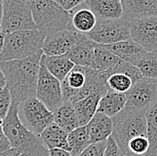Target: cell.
Instances as JSON below:
<instances>
[{"instance_id":"20","label":"cell","mask_w":157,"mask_h":156,"mask_svg":"<svg viewBox=\"0 0 157 156\" xmlns=\"http://www.w3.org/2000/svg\"><path fill=\"white\" fill-rule=\"evenodd\" d=\"M71 27L79 33L87 35L96 27L98 18L84 2L78 7L70 11Z\"/></svg>"},{"instance_id":"33","label":"cell","mask_w":157,"mask_h":156,"mask_svg":"<svg viewBox=\"0 0 157 156\" xmlns=\"http://www.w3.org/2000/svg\"><path fill=\"white\" fill-rule=\"evenodd\" d=\"M107 141L92 143L78 156H105Z\"/></svg>"},{"instance_id":"10","label":"cell","mask_w":157,"mask_h":156,"mask_svg":"<svg viewBox=\"0 0 157 156\" xmlns=\"http://www.w3.org/2000/svg\"><path fill=\"white\" fill-rule=\"evenodd\" d=\"M1 127L13 147H22L24 149L39 139V137L29 132L23 126L18 115V106L14 103H12L7 116L1 121Z\"/></svg>"},{"instance_id":"13","label":"cell","mask_w":157,"mask_h":156,"mask_svg":"<svg viewBox=\"0 0 157 156\" xmlns=\"http://www.w3.org/2000/svg\"><path fill=\"white\" fill-rule=\"evenodd\" d=\"M108 75L106 73L98 72L96 70L87 68V80L84 87L74 98L71 100L72 103L78 101L81 99L98 95L103 98L109 91L107 85Z\"/></svg>"},{"instance_id":"15","label":"cell","mask_w":157,"mask_h":156,"mask_svg":"<svg viewBox=\"0 0 157 156\" xmlns=\"http://www.w3.org/2000/svg\"><path fill=\"white\" fill-rule=\"evenodd\" d=\"M121 5L128 21L157 16V0H121Z\"/></svg>"},{"instance_id":"27","label":"cell","mask_w":157,"mask_h":156,"mask_svg":"<svg viewBox=\"0 0 157 156\" xmlns=\"http://www.w3.org/2000/svg\"><path fill=\"white\" fill-rule=\"evenodd\" d=\"M68 144L70 152L73 156H78L91 144V138L89 136L87 126L78 127L68 135Z\"/></svg>"},{"instance_id":"9","label":"cell","mask_w":157,"mask_h":156,"mask_svg":"<svg viewBox=\"0 0 157 156\" xmlns=\"http://www.w3.org/2000/svg\"><path fill=\"white\" fill-rule=\"evenodd\" d=\"M127 96L126 108L147 113L157 103V79H140L128 92Z\"/></svg>"},{"instance_id":"25","label":"cell","mask_w":157,"mask_h":156,"mask_svg":"<svg viewBox=\"0 0 157 156\" xmlns=\"http://www.w3.org/2000/svg\"><path fill=\"white\" fill-rule=\"evenodd\" d=\"M101 99L102 98L98 95H91L72 103L77 113L80 127L87 126L92 117L96 115Z\"/></svg>"},{"instance_id":"16","label":"cell","mask_w":157,"mask_h":156,"mask_svg":"<svg viewBox=\"0 0 157 156\" xmlns=\"http://www.w3.org/2000/svg\"><path fill=\"white\" fill-rule=\"evenodd\" d=\"M98 45V43L94 42L84 34L71 49L67 55L75 65L89 68L94 59L95 51Z\"/></svg>"},{"instance_id":"18","label":"cell","mask_w":157,"mask_h":156,"mask_svg":"<svg viewBox=\"0 0 157 156\" xmlns=\"http://www.w3.org/2000/svg\"><path fill=\"white\" fill-rule=\"evenodd\" d=\"M87 80V68L75 65L65 79L61 82L63 101H71L82 90Z\"/></svg>"},{"instance_id":"5","label":"cell","mask_w":157,"mask_h":156,"mask_svg":"<svg viewBox=\"0 0 157 156\" xmlns=\"http://www.w3.org/2000/svg\"><path fill=\"white\" fill-rule=\"evenodd\" d=\"M37 29L28 3L19 0H2L1 33Z\"/></svg>"},{"instance_id":"23","label":"cell","mask_w":157,"mask_h":156,"mask_svg":"<svg viewBox=\"0 0 157 156\" xmlns=\"http://www.w3.org/2000/svg\"><path fill=\"white\" fill-rule=\"evenodd\" d=\"M42 60L48 70L60 82H63L75 67V64L70 59L67 54L56 57H49L43 54Z\"/></svg>"},{"instance_id":"19","label":"cell","mask_w":157,"mask_h":156,"mask_svg":"<svg viewBox=\"0 0 157 156\" xmlns=\"http://www.w3.org/2000/svg\"><path fill=\"white\" fill-rule=\"evenodd\" d=\"M87 128L92 143L107 141L113 131V118L98 111L87 125Z\"/></svg>"},{"instance_id":"11","label":"cell","mask_w":157,"mask_h":156,"mask_svg":"<svg viewBox=\"0 0 157 156\" xmlns=\"http://www.w3.org/2000/svg\"><path fill=\"white\" fill-rule=\"evenodd\" d=\"M130 38L148 52H157V16L130 21Z\"/></svg>"},{"instance_id":"35","label":"cell","mask_w":157,"mask_h":156,"mask_svg":"<svg viewBox=\"0 0 157 156\" xmlns=\"http://www.w3.org/2000/svg\"><path fill=\"white\" fill-rule=\"evenodd\" d=\"M54 1L68 12L78 7V6L86 2V0H54Z\"/></svg>"},{"instance_id":"14","label":"cell","mask_w":157,"mask_h":156,"mask_svg":"<svg viewBox=\"0 0 157 156\" xmlns=\"http://www.w3.org/2000/svg\"><path fill=\"white\" fill-rule=\"evenodd\" d=\"M104 46L120 59L137 67L142 58L148 53L147 49L131 39Z\"/></svg>"},{"instance_id":"1","label":"cell","mask_w":157,"mask_h":156,"mask_svg":"<svg viewBox=\"0 0 157 156\" xmlns=\"http://www.w3.org/2000/svg\"><path fill=\"white\" fill-rule=\"evenodd\" d=\"M43 50L28 58L1 62L0 70L7 82L13 103L19 106L23 101L36 98L40 62Z\"/></svg>"},{"instance_id":"32","label":"cell","mask_w":157,"mask_h":156,"mask_svg":"<svg viewBox=\"0 0 157 156\" xmlns=\"http://www.w3.org/2000/svg\"><path fill=\"white\" fill-rule=\"evenodd\" d=\"M13 103V99L7 86L0 91V117L3 121L7 116Z\"/></svg>"},{"instance_id":"40","label":"cell","mask_w":157,"mask_h":156,"mask_svg":"<svg viewBox=\"0 0 157 156\" xmlns=\"http://www.w3.org/2000/svg\"></svg>"},{"instance_id":"22","label":"cell","mask_w":157,"mask_h":156,"mask_svg":"<svg viewBox=\"0 0 157 156\" xmlns=\"http://www.w3.org/2000/svg\"><path fill=\"white\" fill-rule=\"evenodd\" d=\"M127 101V93L109 90L107 93L100 100L98 111L113 118L126 108Z\"/></svg>"},{"instance_id":"17","label":"cell","mask_w":157,"mask_h":156,"mask_svg":"<svg viewBox=\"0 0 157 156\" xmlns=\"http://www.w3.org/2000/svg\"><path fill=\"white\" fill-rule=\"evenodd\" d=\"M98 20H116L123 17L121 0H86Z\"/></svg>"},{"instance_id":"2","label":"cell","mask_w":157,"mask_h":156,"mask_svg":"<svg viewBox=\"0 0 157 156\" xmlns=\"http://www.w3.org/2000/svg\"><path fill=\"white\" fill-rule=\"evenodd\" d=\"M47 36L38 29L1 33V62L28 58L43 50Z\"/></svg>"},{"instance_id":"29","label":"cell","mask_w":157,"mask_h":156,"mask_svg":"<svg viewBox=\"0 0 157 156\" xmlns=\"http://www.w3.org/2000/svg\"><path fill=\"white\" fill-rule=\"evenodd\" d=\"M134 83L130 78L123 74H112L108 76V89L113 92L127 93L133 86Z\"/></svg>"},{"instance_id":"7","label":"cell","mask_w":157,"mask_h":156,"mask_svg":"<svg viewBox=\"0 0 157 156\" xmlns=\"http://www.w3.org/2000/svg\"><path fill=\"white\" fill-rule=\"evenodd\" d=\"M87 36L100 45H112L130 39V21L125 17L116 20H98L96 27Z\"/></svg>"},{"instance_id":"8","label":"cell","mask_w":157,"mask_h":156,"mask_svg":"<svg viewBox=\"0 0 157 156\" xmlns=\"http://www.w3.org/2000/svg\"><path fill=\"white\" fill-rule=\"evenodd\" d=\"M36 98L55 112L64 102L62 84L49 72L41 59Z\"/></svg>"},{"instance_id":"30","label":"cell","mask_w":157,"mask_h":156,"mask_svg":"<svg viewBox=\"0 0 157 156\" xmlns=\"http://www.w3.org/2000/svg\"><path fill=\"white\" fill-rule=\"evenodd\" d=\"M137 68L143 76L157 79V52H148L139 61Z\"/></svg>"},{"instance_id":"38","label":"cell","mask_w":157,"mask_h":156,"mask_svg":"<svg viewBox=\"0 0 157 156\" xmlns=\"http://www.w3.org/2000/svg\"><path fill=\"white\" fill-rule=\"evenodd\" d=\"M49 156H73L71 152L64 149H53L49 151Z\"/></svg>"},{"instance_id":"4","label":"cell","mask_w":157,"mask_h":156,"mask_svg":"<svg viewBox=\"0 0 157 156\" xmlns=\"http://www.w3.org/2000/svg\"><path fill=\"white\" fill-rule=\"evenodd\" d=\"M113 131L112 137L124 152L128 143L137 137L147 136V113L125 108L113 117Z\"/></svg>"},{"instance_id":"31","label":"cell","mask_w":157,"mask_h":156,"mask_svg":"<svg viewBox=\"0 0 157 156\" xmlns=\"http://www.w3.org/2000/svg\"><path fill=\"white\" fill-rule=\"evenodd\" d=\"M116 73L126 75L127 76H128L133 81L134 84L137 83V81H139L140 79L144 78L142 73L140 72V70L137 66H134L130 63L125 62L121 59L115 65L114 68H113L111 70L106 72L108 76H110L112 74H116Z\"/></svg>"},{"instance_id":"26","label":"cell","mask_w":157,"mask_h":156,"mask_svg":"<svg viewBox=\"0 0 157 156\" xmlns=\"http://www.w3.org/2000/svg\"><path fill=\"white\" fill-rule=\"evenodd\" d=\"M120 60L121 59L117 56H115L113 53L108 50L104 45L98 44L95 51L94 59L89 68L98 72L106 73L113 68H114Z\"/></svg>"},{"instance_id":"12","label":"cell","mask_w":157,"mask_h":156,"mask_svg":"<svg viewBox=\"0 0 157 156\" xmlns=\"http://www.w3.org/2000/svg\"><path fill=\"white\" fill-rule=\"evenodd\" d=\"M84 34L79 33L71 26L45 39L43 52L46 56L56 57L66 55Z\"/></svg>"},{"instance_id":"6","label":"cell","mask_w":157,"mask_h":156,"mask_svg":"<svg viewBox=\"0 0 157 156\" xmlns=\"http://www.w3.org/2000/svg\"><path fill=\"white\" fill-rule=\"evenodd\" d=\"M18 115L23 126L38 137L55 122L54 112L37 98H31L21 103L18 106Z\"/></svg>"},{"instance_id":"28","label":"cell","mask_w":157,"mask_h":156,"mask_svg":"<svg viewBox=\"0 0 157 156\" xmlns=\"http://www.w3.org/2000/svg\"><path fill=\"white\" fill-rule=\"evenodd\" d=\"M147 137L150 149L147 156H157V103L147 113Z\"/></svg>"},{"instance_id":"37","label":"cell","mask_w":157,"mask_h":156,"mask_svg":"<svg viewBox=\"0 0 157 156\" xmlns=\"http://www.w3.org/2000/svg\"><path fill=\"white\" fill-rule=\"evenodd\" d=\"M23 150L24 149L22 147H13L6 152L1 153L0 156H20Z\"/></svg>"},{"instance_id":"3","label":"cell","mask_w":157,"mask_h":156,"mask_svg":"<svg viewBox=\"0 0 157 156\" xmlns=\"http://www.w3.org/2000/svg\"><path fill=\"white\" fill-rule=\"evenodd\" d=\"M28 4L37 29L47 37L71 26L70 12L54 0H29Z\"/></svg>"},{"instance_id":"36","label":"cell","mask_w":157,"mask_h":156,"mask_svg":"<svg viewBox=\"0 0 157 156\" xmlns=\"http://www.w3.org/2000/svg\"><path fill=\"white\" fill-rule=\"evenodd\" d=\"M11 148H13V146H12L9 139L6 136V134L4 133L3 128L1 127V130H0V154L8 151Z\"/></svg>"},{"instance_id":"34","label":"cell","mask_w":157,"mask_h":156,"mask_svg":"<svg viewBox=\"0 0 157 156\" xmlns=\"http://www.w3.org/2000/svg\"><path fill=\"white\" fill-rule=\"evenodd\" d=\"M105 156H128V154L119 146L113 137L108 138Z\"/></svg>"},{"instance_id":"39","label":"cell","mask_w":157,"mask_h":156,"mask_svg":"<svg viewBox=\"0 0 157 156\" xmlns=\"http://www.w3.org/2000/svg\"><path fill=\"white\" fill-rule=\"evenodd\" d=\"M19 1H21V2H25V3H28L29 0H19Z\"/></svg>"},{"instance_id":"24","label":"cell","mask_w":157,"mask_h":156,"mask_svg":"<svg viewBox=\"0 0 157 156\" xmlns=\"http://www.w3.org/2000/svg\"><path fill=\"white\" fill-rule=\"evenodd\" d=\"M55 123L63 128L68 133L78 128L79 126L78 116L71 101H66L54 112Z\"/></svg>"},{"instance_id":"21","label":"cell","mask_w":157,"mask_h":156,"mask_svg":"<svg viewBox=\"0 0 157 156\" xmlns=\"http://www.w3.org/2000/svg\"><path fill=\"white\" fill-rule=\"evenodd\" d=\"M68 135L69 133L67 131H65L63 128L58 126L56 123L53 122L44 130V132L39 137L43 145L49 151L59 148L67 150L70 152Z\"/></svg>"}]
</instances>
